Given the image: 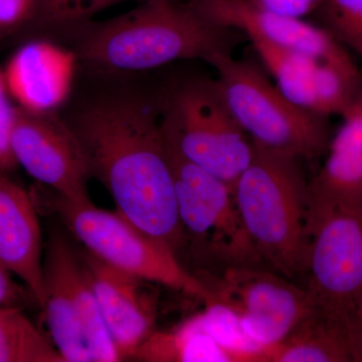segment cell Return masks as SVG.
Instances as JSON below:
<instances>
[{
  "instance_id": "cell-26",
  "label": "cell",
  "mask_w": 362,
  "mask_h": 362,
  "mask_svg": "<svg viewBox=\"0 0 362 362\" xmlns=\"http://www.w3.org/2000/svg\"><path fill=\"white\" fill-rule=\"evenodd\" d=\"M255 6L271 11V13L304 18L309 14L316 13L322 0H250Z\"/></svg>"
},
{
  "instance_id": "cell-8",
  "label": "cell",
  "mask_w": 362,
  "mask_h": 362,
  "mask_svg": "<svg viewBox=\"0 0 362 362\" xmlns=\"http://www.w3.org/2000/svg\"><path fill=\"white\" fill-rule=\"evenodd\" d=\"M301 275L311 306L347 319L362 298V207L309 206Z\"/></svg>"
},
{
  "instance_id": "cell-25",
  "label": "cell",
  "mask_w": 362,
  "mask_h": 362,
  "mask_svg": "<svg viewBox=\"0 0 362 362\" xmlns=\"http://www.w3.org/2000/svg\"><path fill=\"white\" fill-rule=\"evenodd\" d=\"M37 0H0V33H11L30 25Z\"/></svg>"
},
{
  "instance_id": "cell-14",
  "label": "cell",
  "mask_w": 362,
  "mask_h": 362,
  "mask_svg": "<svg viewBox=\"0 0 362 362\" xmlns=\"http://www.w3.org/2000/svg\"><path fill=\"white\" fill-rule=\"evenodd\" d=\"M78 66L73 49L39 39L16 49L4 74L16 107L30 113H56L73 95Z\"/></svg>"
},
{
  "instance_id": "cell-10",
  "label": "cell",
  "mask_w": 362,
  "mask_h": 362,
  "mask_svg": "<svg viewBox=\"0 0 362 362\" xmlns=\"http://www.w3.org/2000/svg\"><path fill=\"white\" fill-rule=\"evenodd\" d=\"M199 279L213 295L211 302L232 312L247 337L267 352L311 308L303 287L258 265H228L218 277Z\"/></svg>"
},
{
  "instance_id": "cell-20",
  "label": "cell",
  "mask_w": 362,
  "mask_h": 362,
  "mask_svg": "<svg viewBox=\"0 0 362 362\" xmlns=\"http://www.w3.org/2000/svg\"><path fill=\"white\" fill-rule=\"evenodd\" d=\"M0 362L66 361L21 306H1Z\"/></svg>"
},
{
  "instance_id": "cell-19",
  "label": "cell",
  "mask_w": 362,
  "mask_h": 362,
  "mask_svg": "<svg viewBox=\"0 0 362 362\" xmlns=\"http://www.w3.org/2000/svg\"><path fill=\"white\" fill-rule=\"evenodd\" d=\"M147 362H233L228 352L209 334L202 314L169 331H154L134 357Z\"/></svg>"
},
{
  "instance_id": "cell-4",
  "label": "cell",
  "mask_w": 362,
  "mask_h": 362,
  "mask_svg": "<svg viewBox=\"0 0 362 362\" xmlns=\"http://www.w3.org/2000/svg\"><path fill=\"white\" fill-rule=\"evenodd\" d=\"M209 64L226 105L255 145L301 160L327 151L332 137L328 117L293 103L258 66L232 52L216 54Z\"/></svg>"
},
{
  "instance_id": "cell-13",
  "label": "cell",
  "mask_w": 362,
  "mask_h": 362,
  "mask_svg": "<svg viewBox=\"0 0 362 362\" xmlns=\"http://www.w3.org/2000/svg\"><path fill=\"white\" fill-rule=\"evenodd\" d=\"M190 4L216 25L244 33L251 40H261L317 59L351 56L323 26L271 13L250 0H192Z\"/></svg>"
},
{
  "instance_id": "cell-23",
  "label": "cell",
  "mask_w": 362,
  "mask_h": 362,
  "mask_svg": "<svg viewBox=\"0 0 362 362\" xmlns=\"http://www.w3.org/2000/svg\"><path fill=\"white\" fill-rule=\"evenodd\" d=\"M315 13L320 25L356 54L362 70V0H322Z\"/></svg>"
},
{
  "instance_id": "cell-15",
  "label": "cell",
  "mask_w": 362,
  "mask_h": 362,
  "mask_svg": "<svg viewBox=\"0 0 362 362\" xmlns=\"http://www.w3.org/2000/svg\"><path fill=\"white\" fill-rule=\"evenodd\" d=\"M0 265L23 281L44 308V252L32 195L0 170Z\"/></svg>"
},
{
  "instance_id": "cell-5",
  "label": "cell",
  "mask_w": 362,
  "mask_h": 362,
  "mask_svg": "<svg viewBox=\"0 0 362 362\" xmlns=\"http://www.w3.org/2000/svg\"><path fill=\"white\" fill-rule=\"evenodd\" d=\"M162 129L185 158L233 190L254 156V143L226 105L216 78L166 83Z\"/></svg>"
},
{
  "instance_id": "cell-24",
  "label": "cell",
  "mask_w": 362,
  "mask_h": 362,
  "mask_svg": "<svg viewBox=\"0 0 362 362\" xmlns=\"http://www.w3.org/2000/svg\"><path fill=\"white\" fill-rule=\"evenodd\" d=\"M11 97L4 78V69L0 66V170L9 173L18 166L11 150L16 106L11 104Z\"/></svg>"
},
{
  "instance_id": "cell-17",
  "label": "cell",
  "mask_w": 362,
  "mask_h": 362,
  "mask_svg": "<svg viewBox=\"0 0 362 362\" xmlns=\"http://www.w3.org/2000/svg\"><path fill=\"white\" fill-rule=\"evenodd\" d=\"M251 42L278 89L293 103L319 115L334 94L342 69L354 59H317L261 40Z\"/></svg>"
},
{
  "instance_id": "cell-9",
  "label": "cell",
  "mask_w": 362,
  "mask_h": 362,
  "mask_svg": "<svg viewBox=\"0 0 362 362\" xmlns=\"http://www.w3.org/2000/svg\"><path fill=\"white\" fill-rule=\"evenodd\" d=\"M164 139L185 233L228 265L261 263L240 220L232 188L185 158L165 136Z\"/></svg>"
},
{
  "instance_id": "cell-7",
  "label": "cell",
  "mask_w": 362,
  "mask_h": 362,
  "mask_svg": "<svg viewBox=\"0 0 362 362\" xmlns=\"http://www.w3.org/2000/svg\"><path fill=\"white\" fill-rule=\"evenodd\" d=\"M45 321L66 362L122 361L100 311L80 252L59 233L44 257Z\"/></svg>"
},
{
  "instance_id": "cell-6",
  "label": "cell",
  "mask_w": 362,
  "mask_h": 362,
  "mask_svg": "<svg viewBox=\"0 0 362 362\" xmlns=\"http://www.w3.org/2000/svg\"><path fill=\"white\" fill-rule=\"evenodd\" d=\"M42 204L61 218L85 250L114 268L153 284L197 298L213 299L209 288L180 265L175 251L150 237L118 213L98 209L92 202H75L45 187Z\"/></svg>"
},
{
  "instance_id": "cell-16",
  "label": "cell",
  "mask_w": 362,
  "mask_h": 362,
  "mask_svg": "<svg viewBox=\"0 0 362 362\" xmlns=\"http://www.w3.org/2000/svg\"><path fill=\"white\" fill-rule=\"evenodd\" d=\"M341 117L322 168L309 181L312 206H362V89Z\"/></svg>"
},
{
  "instance_id": "cell-3",
  "label": "cell",
  "mask_w": 362,
  "mask_h": 362,
  "mask_svg": "<svg viewBox=\"0 0 362 362\" xmlns=\"http://www.w3.org/2000/svg\"><path fill=\"white\" fill-rule=\"evenodd\" d=\"M233 187L240 220L259 261L288 279L301 275L309 216V181L301 159L255 145Z\"/></svg>"
},
{
  "instance_id": "cell-12",
  "label": "cell",
  "mask_w": 362,
  "mask_h": 362,
  "mask_svg": "<svg viewBox=\"0 0 362 362\" xmlns=\"http://www.w3.org/2000/svg\"><path fill=\"white\" fill-rule=\"evenodd\" d=\"M80 254L119 356L134 358L156 330L158 292L153 283L114 268L87 250Z\"/></svg>"
},
{
  "instance_id": "cell-22",
  "label": "cell",
  "mask_w": 362,
  "mask_h": 362,
  "mask_svg": "<svg viewBox=\"0 0 362 362\" xmlns=\"http://www.w3.org/2000/svg\"><path fill=\"white\" fill-rule=\"evenodd\" d=\"M201 314L209 334L228 352L233 362H268L267 350L247 337L237 317L225 306L209 302Z\"/></svg>"
},
{
  "instance_id": "cell-28",
  "label": "cell",
  "mask_w": 362,
  "mask_h": 362,
  "mask_svg": "<svg viewBox=\"0 0 362 362\" xmlns=\"http://www.w3.org/2000/svg\"><path fill=\"white\" fill-rule=\"evenodd\" d=\"M352 361H362V298L347 317Z\"/></svg>"
},
{
  "instance_id": "cell-21",
  "label": "cell",
  "mask_w": 362,
  "mask_h": 362,
  "mask_svg": "<svg viewBox=\"0 0 362 362\" xmlns=\"http://www.w3.org/2000/svg\"><path fill=\"white\" fill-rule=\"evenodd\" d=\"M125 1L130 0H37L35 14L30 23L42 32L68 40L82 26L93 21L96 14Z\"/></svg>"
},
{
  "instance_id": "cell-11",
  "label": "cell",
  "mask_w": 362,
  "mask_h": 362,
  "mask_svg": "<svg viewBox=\"0 0 362 362\" xmlns=\"http://www.w3.org/2000/svg\"><path fill=\"white\" fill-rule=\"evenodd\" d=\"M11 150L33 180L75 202H90V178L80 145L59 112L37 114L16 106Z\"/></svg>"
},
{
  "instance_id": "cell-29",
  "label": "cell",
  "mask_w": 362,
  "mask_h": 362,
  "mask_svg": "<svg viewBox=\"0 0 362 362\" xmlns=\"http://www.w3.org/2000/svg\"><path fill=\"white\" fill-rule=\"evenodd\" d=\"M361 207H362V206H361Z\"/></svg>"
},
{
  "instance_id": "cell-18",
  "label": "cell",
  "mask_w": 362,
  "mask_h": 362,
  "mask_svg": "<svg viewBox=\"0 0 362 362\" xmlns=\"http://www.w3.org/2000/svg\"><path fill=\"white\" fill-rule=\"evenodd\" d=\"M268 362L352 361L349 323L343 317L311 306L280 343L267 352Z\"/></svg>"
},
{
  "instance_id": "cell-2",
  "label": "cell",
  "mask_w": 362,
  "mask_h": 362,
  "mask_svg": "<svg viewBox=\"0 0 362 362\" xmlns=\"http://www.w3.org/2000/svg\"><path fill=\"white\" fill-rule=\"evenodd\" d=\"M237 33L209 21L190 2L147 0L118 18L90 21L68 40L85 69L134 75L180 59L209 64L232 52Z\"/></svg>"
},
{
  "instance_id": "cell-27",
  "label": "cell",
  "mask_w": 362,
  "mask_h": 362,
  "mask_svg": "<svg viewBox=\"0 0 362 362\" xmlns=\"http://www.w3.org/2000/svg\"><path fill=\"white\" fill-rule=\"evenodd\" d=\"M13 277V274L0 265V307L21 306L25 301L26 294L32 295L28 288L21 287Z\"/></svg>"
},
{
  "instance_id": "cell-1",
  "label": "cell",
  "mask_w": 362,
  "mask_h": 362,
  "mask_svg": "<svg viewBox=\"0 0 362 362\" xmlns=\"http://www.w3.org/2000/svg\"><path fill=\"white\" fill-rule=\"evenodd\" d=\"M85 70L88 90L73 93L59 113L80 145L90 178L106 188L117 213L175 251L185 233L162 130L166 83Z\"/></svg>"
}]
</instances>
